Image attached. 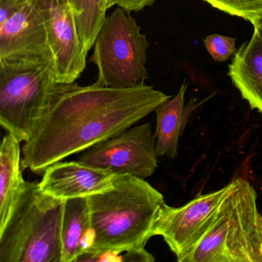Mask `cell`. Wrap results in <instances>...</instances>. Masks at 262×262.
Masks as SVG:
<instances>
[{
    "label": "cell",
    "mask_w": 262,
    "mask_h": 262,
    "mask_svg": "<svg viewBox=\"0 0 262 262\" xmlns=\"http://www.w3.org/2000/svg\"><path fill=\"white\" fill-rule=\"evenodd\" d=\"M253 26H254V32H255L258 35L259 37L262 41V17L259 19Z\"/></svg>",
    "instance_id": "23"
},
{
    "label": "cell",
    "mask_w": 262,
    "mask_h": 262,
    "mask_svg": "<svg viewBox=\"0 0 262 262\" xmlns=\"http://www.w3.org/2000/svg\"><path fill=\"white\" fill-rule=\"evenodd\" d=\"M204 43L211 57L219 62H225L237 53L234 38L213 34L207 36Z\"/></svg>",
    "instance_id": "19"
},
{
    "label": "cell",
    "mask_w": 262,
    "mask_h": 262,
    "mask_svg": "<svg viewBox=\"0 0 262 262\" xmlns=\"http://www.w3.org/2000/svg\"><path fill=\"white\" fill-rule=\"evenodd\" d=\"M235 185L234 179L224 188L199 194L182 207L169 206L165 202L158 213L153 235L162 236L178 261H182L199 242L213 214Z\"/></svg>",
    "instance_id": "8"
},
{
    "label": "cell",
    "mask_w": 262,
    "mask_h": 262,
    "mask_svg": "<svg viewBox=\"0 0 262 262\" xmlns=\"http://www.w3.org/2000/svg\"><path fill=\"white\" fill-rule=\"evenodd\" d=\"M28 0H0V25L19 11Z\"/></svg>",
    "instance_id": "20"
},
{
    "label": "cell",
    "mask_w": 262,
    "mask_h": 262,
    "mask_svg": "<svg viewBox=\"0 0 262 262\" xmlns=\"http://www.w3.org/2000/svg\"><path fill=\"white\" fill-rule=\"evenodd\" d=\"M82 43L90 52L106 18L105 0H68Z\"/></svg>",
    "instance_id": "16"
},
{
    "label": "cell",
    "mask_w": 262,
    "mask_h": 262,
    "mask_svg": "<svg viewBox=\"0 0 262 262\" xmlns=\"http://www.w3.org/2000/svg\"><path fill=\"white\" fill-rule=\"evenodd\" d=\"M188 84L184 82L173 99L162 102L156 108V149L159 156L174 159L178 156L179 140L186 126L195 102L185 105V94Z\"/></svg>",
    "instance_id": "13"
},
{
    "label": "cell",
    "mask_w": 262,
    "mask_h": 262,
    "mask_svg": "<svg viewBox=\"0 0 262 262\" xmlns=\"http://www.w3.org/2000/svg\"><path fill=\"white\" fill-rule=\"evenodd\" d=\"M257 227L259 234V262H262V215L260 214H259Z\"/></svg>",
    "instance_id": "22"
},
{
    "label": "cell",
    "mask_w": 262,
    "mask_h": 262,
    "mask_svg": "<svg viewBox=\"0 0 262 262\" xmlns=\"http://www.w3.org/2000/svg\"><path fill=\"white\" fill-rule=\"evenodd\" d=\"M148 47L136 19L117 7L105 18L93 46L90 61L97 67L95 83L115 89L145 85Z\"/></svg>",
    "instance_id": "6"
},
{
    "label": "cell",
    "mask_w": 262,
    "mask_h": 262,
    "mask_svg": "<svg viewBox=\"0 0 262 262\" xmlns=\"http://www.w3.org/2000/svg\"><path fill=\"white\" fill-rule=\"evenodd\" d=\"M228 76L251 108L262 115V41L255 32L234 55Z\"/></svg>",
    "instance_id": "12"
},
{
    "label": "cell",
    "mask_w": 262,
    "mask_h": 262,
    "mask_svg": "<svg viewBox=\"0 0 262 262\" xmlns=\"http://www.w3.org/2000/svg\"><path fill=\"white\" fill-rule=\"evenodd\" d=\"M171 96L149 85L115 89L57 83L45 116L22 148L23 171L50 165L120 134Z\"/></svg>",
    "instance_id": "1"
},
{
    "label": "cell",
    "mask_w": 262,
    "mask_h": 262,
    "mask_svg": "<svg viewBox=\"0 0 262 262\" xmlns=\"http://www.w3.org/2000/svg\"><path fill=\"white\" fill-rule=\"evenodd\" d=\"M214 8L243 18L254 25L262 17V0H204Z\"/></svg>",
    "instance_id": "17"
},
{
    "label": "cell",
    "mask_w": 262,
    "mask_h": 262,
    "mask_svg": "<svg viewBox=\"0 0 262 262\" xmlns=\"http://www.w3.org/2000/svg\"><path fill=\"white\" fill-rule=\"evenodd\" d=\"M45 18L57 83L76 82L86 67L89 52L81 40L68 0H37Z\"/></svg>",
    "instance_id": "9"
},
{
    "label": "cell",
    "mask_w": 262,
    "mask_h": 262,
    "mask_svg": "<svg viewBox=\"0 0 262 262\" xmlns=\"http://www.w3.org/2000/svg\"><path fill=\"white\" fill-rule=\"evenodd\" d=\"M106 1V7L108 10L116 6V0H105Z\"/></svg>",
    "instance_id": "24"
},
{
    "label": "cell",
    "mask_w": 262,
    "mask_h": 262,
    "mask_svg": "<svg viewBox=\"0 0 262 262\" xmlns=\"http://www.w3.org/2000/svg\"><path fill=\"white\" fill-rule=\"evenodd\" d=\"M64 200L26 182L7 225L0 230V262H62Z\"/></svg>",
    "instance_id": "3"
},
{
    "label": "cell",
    "mask_w": 262,
    "mask_h": 262,
    "mask_svg": "<svg viewBox=\"0 0 262 262\" xmlns=\"http://www.w3.org/2000/svg\"><path fill=\"white\" fill-rule=\"evenodd\" d=\"M87 199L93 235L87 253L145 249L165 203L162 193L131 174L116 176L112 188Z\"/></svg>",
    "instance_id": "2"
},
{
    "label": "cell",
    "mask_w": 262,
    "mask_h": 262,
    "mask_svg": "<svg viewBox=\"0 0 262 262\" xmlns=\"http://www.w3.org/2000/svg\"><path fill=\"white\" fill-rule=\"evenodd\" d=\"M156 0H116V5L125 10L127 13L139 12L145 7H150Z\"/></svg>",
    "instance_id": "21"
},
{
    "label": "cell",
    "mask_w": 262,
    "mask_h": 262,
    "mask_svg": "<svg viewBox=\"0 0 262 262\" xmlns=\"http://www.w3.org/2000/svg\"><path fill=\"white\" fill-rule=\"evenodd\" d=\"M53 60H0V124L21 142L31 139L56 86Z\"/></svg>",
    "instance_id": "5"
},
{
    "label": "cell",
    "mask_w": 262,
    "mask_h": 262,
    "mask_svg": "<svg viewBox=\"0 0 262 262\" xmlns=\"http://www.w3.org/2000/svg\"><path fill=\"white\" fill-rule=\"evenodd\" d=\"M156 140L150 123L135 125L83 151L78 161L112 171L145 179L158 167Z\"/></svg>",
    "instance_id": "7"
},
{
    "label": "cell",
    "mask_w": 262,
    "mask_h": 262,
    "mask_svg": "<svg viewBox=\"0 0 262 262\" xmlns=\"http://www.w3.org/2000/svg\"><path fill=\"white\" fill-rule=\"evenodd\" d=\"M0 60H53L45 18L37 0H28L0 25Z\"/></svg>",
    "instance_id": "10"
},
{
    "label": "cell",
    "mask_w": 262,
    "mask_h": 262,
    "mask_svg": "<svg viewBox=\"0 0 262 262\" xmlns=\"http://www.w3.org/2000/svg\"><path fill=\"white\" fill-rule=\"evenodd\" d=\"M259 214L254 187L236 178L235 188L181 262H259Z\"/></svg>",
    "instance_id": "4"
},
{
    "label": "cell",
    "mask_w": 262,
    "mask_h": 262,
    "mask_svg": "<svg viewBox=\"0 0 262 262\" xmlns=\"http://www.w3.org/2000/svg\"><path fill=\"white\" fill-rule=\"evenodd\" d=\"M20 141L10 133L0 150V230L7 225L26 185L22 174Z\"/></svg>",
    "instance_id": "15"
},
{
    "label": "cell",
    "mask_w": 262,
    "mask_h": 262,
    "mask_svg": "<svg viewBox=\"0 0 262 262\" xmlns=\"http://www.w3.org/2000/svg\"><path fill=\"white\" fill-rule=\"evenodd\" d=\"M61 237L62 262H76L91 251L93 235L87 198L64 200Z\"/></svg>",
    "instance_id": "14"
},
{
    "label": "cell",
    "mask_w": 262,
    "mask_h": 262,
    "mask_svg": "<svg viewBox=\"0 0 262 262\" xmlns=\"http://www.w3.org/2000/svg\"><path fill=\"white\" fill-rule=\"evenodd\" d=\"M154 256L146 249H118L100 252L85 253L78 257L76 262H153Z\"/></svg>",
    "instance_id": "18"
},
{
    "label": "cell",
    "mask_w": 262,
    "mask_h": 262,
    "mask_svg": "<svg viewBox=\"0 0 262 262\" xmlns=\"http://www.w3.org/2000/svg\"><path fill=\"white\" fill-rule=\"evenodd\" d=\"M116 174L79 161L50 165L39 182L41 189L61 200L88 198L113 187Z\"/></svg>",
    "instance_id": "11"
}]
</instances>
